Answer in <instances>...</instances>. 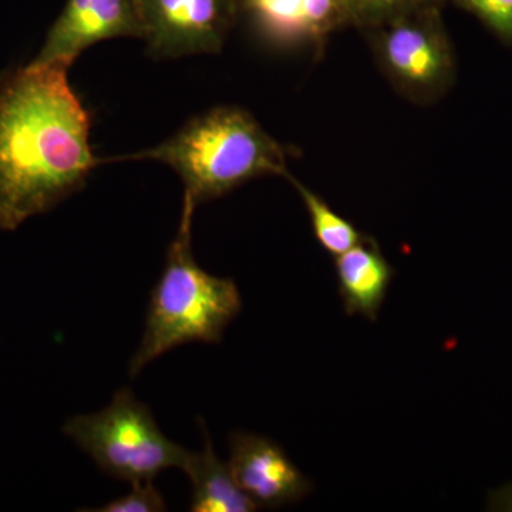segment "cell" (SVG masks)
Returning <instances> with one entry per match:
<instances>
[{
	"mask_svg": "<svg viewBox=\"0 0 512 512\" xmlns=\"http://www.w3.org/2000/svg\"><path fill=\"white\" fill-rule=\"evenodd\" d=\"M69 67L28 63L0 77V228L15 231L86 184L101 163Z\"/></svg>",
	"mask_w": 512,
	"mask_h": 512,
	"instance_id": "1",
	"label": "cell"
},
{
	"mask_svg": "<svg viewBox=\"0 0 512 512\" xmlns=\"http://www.w3.org/2000/svg\"><path fill=\"white\" fill-rule=\"evenodd\" d=\"M291 151L239 107H215L188 121L173 137L114 161L154 160L180 175L195 204L217 200L254 178L288 177Z\"/></svg>",
	"mask_w": 512,
	"mask_h": 512,
	"instance_id": "2",
	"label": "cell"
},
{
	"mask_svg": "<svg viewBox=\"0 0 512 512\" xmlns=\"http://www.w3.org/2000/svg\"><path fill=\"white\" fill-rule=\"evenodd\" d=\"M197 204L184 195L177 234L168 248L163 274L151 292L146 329L128 373L175 348L192 342L220 343L225 329L242 311V298L232 279L204 271L192 254V218Z\"/></svg>",
	"mask_w": 512,
	"mask_h": 512,
	"instance_id": "3",
	"label": "cell"
},
{
	"mask_svg": "<svg viewBox=\"0 0 512 512\" xmlns=\"http://www.w3.org/2000/svg\"><path fill=\"white\" fill-rule=\"evenodd\" d=\"M63 431L101 471L130 484L154 480L170 468L184 471L191 456L165 436L150 407L128 387L101 412L72 417Z\"/></svg>",
	"mask_w": 512,
	"mask_h": 512,
	"instance_id": "4",
	"label": "cell"
},
{
	"mask_svg": "<svg viewBox=\"0 0 512 512\" xmlns=\"http://www.w3.org/2000/svg\"><path fill=\"white\" fill-rule=\"evenodd\" d=\"M441 10H419L362 32L390 86L417 106L437 103L456 83V56Z\"/></svg>",
	"mask_w": 512,
	"mask_h": 512,
	"instance_id": "5",
	"label": "cell"
},
{
	"mask_svg": "<svg viewBox=\"0 0 512 512\" xmlns=\"http://www.w3.org/2000/svg\"><path fill=\"white\" fill-rule=\"evenodd\" d=\"M143 37L154 59L220 53L239 18V0H140Z\"/></svg>",
	"mask_w": 512,
	"mask_h": 512,
	"instance_id": "6",
	"label": "cell"
},
{
	"mask_svg": "<svg viewBox=\"0 0 512 512\" xmlns=\"http://www.w3.org/2000/svg\"><path fill=\"white\" fill-rule=\"evenodd\" d=\"M143 37L140 0H67L32 63L70 67L104 40Z\"/></svg>",
	"mask_w": 512,
	"mask_h": 512,
	"instance_id": "7",
	"label": "cell"
},
{
	"mask_svg": "<svg viewBox=\"0 0 512 512\" xmlns=\"http://www.w3.org/2000/svg\"><path fill=\"white\" fill-rule=\"evenodd\" d=\"M228 466L235 483L256 508L296 504L313 490L311 480L284 448L259 434L234 431L229 436Z\"/></svg>",
	"mask_w": 512,
	"mask_h": 512,
	"instance_id": "8",
	"label": "cell"
},
{
	"mask_svg": "<svg viewBox=\"0 0 512 512\" xmlns=\"http://www.w3.org/2000/svg\"><path fill=\"white\" fill-rule=\"evenodd\" d=\"M239 15L265 42L279 47L318 50L350 26L346 0H239Z\"/></svg>",
	"mask_w": 512,
	"mask_h": 512,
	"instance_id": "9",
	"label": "cell"
},
{
	"mask_svg": "<svg viewBox=\"0 0 512 512\" xmlns=\"http://www.w3.org/2000/svg\"><path fill=\"white\" fill-rule=\"evenodd\" d=\"M335 271L345 312L376 322L394 276V268L376 239L369 237L336 256Z\"/></svg>",
	"mask_w": 512,
	"mask_h": 512,
	"instance_id": "10",
	"label": "cell"
},
{
	"mask_svg": "<svg viewBox=\"0 0 512 512\" xmlns=\"http://www.w3.org/2000/svg\"><path fill=\"white\" fill-rule=\"evenodd\" d=\"M204 447L191 451L184 473L191 481L190 510L194 512H251L258 508L235 483L231 468L214 451L210 434L200 420Z\"/></svg>",
	"mask_w": 512,
	"mask_h": 512,
	"instance_id": "11",
	"label": "cell"
},
{
	"mask_svg": "<svg viewBox=\"0 0 512 512\" xmlns=\"http://www.w3.org/2000/svg\"><path fill=\"white\" fill-rule=\"evenodd\" d=\"M286 180L301 195L303 205L311 218L316 241L328 254L336 258L369 238V235L360 232L352 222L339 215L319 194L296 180L293 175L289 174Z\"/></svg>",
	"mask_w": 512,
	"mask_h": 512,
	"instance_id": "12",
	"label": "cell"
},
{
	"mask_svg": "<svg viewBox=\"0 0 512 512\" xmlns=\"http://www.w3.org/2000/svg\"><path fill=\"white\" fill-rule=\"evenodd\" d=\"M447 0H346L350 26L360 32L429 8H443Z\"/></svg>",
	"mask_w": 512,
	"mask_h": 512,
	"instance_id": "13",
	"label": "cell"
},
{
	"mask_svg": "<svg viewBox=\"0 0 512 512\" xmlns=\"http://www.w3.org/2000/svg\"><path fill=\"white\" fill-rule=\"evenodd\" d=\"M466 10L504 45L512 47V0H447Z\"/></svg>",
	"mask_w": 512,
	"mask_h": 512,
	"instance_id": "14",
	"label": "cell"
},
{
	"mask_svg": "<svg viewBox=\"0 0 512 512\" xmlns=\"http://www.w3.org/2000/svg\"><path fill=\"white\" fill-rule=\"evenodd\" d=\"M99 512H163L167 511L163 494L157 490L153 480L131 483L130 493L110 501Z\"/></svg>",
	"mask_w": 512,
	"mask_h": 512,
	"instance_id": "15",
	"label": "cell"
},
{
	"mask_svg": "<svg viewBox=\"0 0 512 512\" xmlns=\"http://www.w3.org/2000/svg\"><path fill=\"white\" fill-rule=\"evenodd\" d=\"M487 510L512 512V483L491 491L488 495Z\"/></svg>",
	"mask_w": 512,
	"mask_h": 512,
	"instance_id": "16",
	"label": "cell"
}]
</instances>
